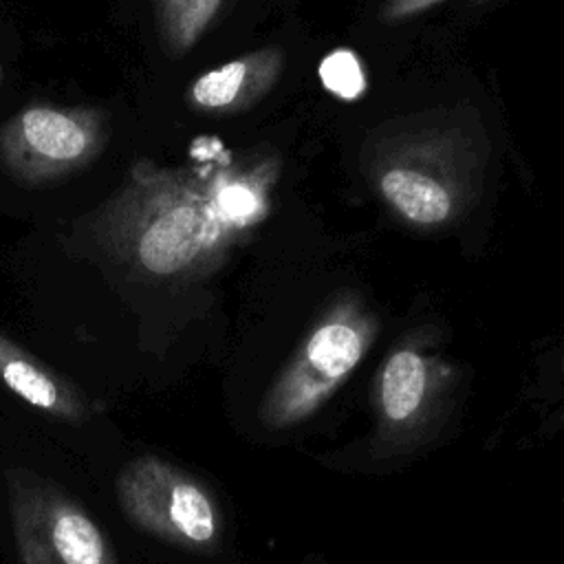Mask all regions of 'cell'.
I'll list each match as a JSON object with an SVG mask.
<instances>
[{"label":"cell","mask_w":564,"mask_h":564,"mask_svg":"<svg viewBox=\"0 0 564 564\" xmlns=\"http://www.w3.org/2000/svg\"><path fill=\"white\" fill-rule=\"evenodd\" d=\"M117 500L132 524L163 542L200 553L220 542L223 513L212 494L159 456H139L121 469Z\"/></svg>","instance_id":"obj_4"},{"label":"cell","mask_w":564,"mask_h":564,"mask_svg":"<svg viewBox=\"0 0 564 564\" xmlns=\"http://www.w3.org/2000/svg\"><path fill=\"white\" fill-rule=\"evenodd\" d=\"M447 0H388L386 4V20L403 22L430 13L432 9L445 4Z\"/></svg>","instance_id":"obj_11"},{"label":"cell","mask_w":564,"mask_h":564,"mask_svg":"<svg viewBox=\"0 0 564 564\" xmlns=\"http://www.w3.org/2000/svg\"><path fill=\"white\" fill-rule=\"evenodd\" d=\"M0 381L31 408L70 423L90 416L86 397L46 364L24 352L15 341L0 333Z\"/></svg>","instance_id":"obj_7"},{"label":"cell","mask_w":564,"mask_h":564,"mask_svg":"<svg viewBox=\"0 0 564 564\" xmlns=\"http://www.w3.org/2000/svg\"><path fill=\"white\" fill-rule=\"evenodd\" d=\"M319 79L326 90L341 99H357L366 88V77L352 51H333L319 64Z\"/></svg>","instance_id":"obj_10"},{"label":"cell","mask_w":564,"mask_h":564,"mask_svg":"<svg viewBox=\"0 0 564 564\" xmlns=\"http://www.w3.org/2000/svg\"><path fill=\"white\" fill-rule=\"evenodd\" d=\"M247 77V64L245 62H229L220 68H214L205 73L192 88V95L196 104L203 108H223L229 106Z\"/></svg>","instance_id":"obj_9"},{"label":"cell","mask_w":564,"mask_h":564,"mask_svg":"<svg viewBox=\"0 0 564 564\" xmlns=\"http://www.w3.org/2000/svg\"><path fill=\"white\" fill-rule=\"evenodd\" d=\"M18 564H117V553L84 507L55 482L7 471Z\"/></svg>","instance_id":"obj_5"},{"label":"cell","mask_w":564,"mask_h":564,"mask_svg":"<svg viewBox=\"0 0 564 564\" xmlns=\"http://www.w3.org/2000/svg\"><path fill=\"white\" fill-rule=\"evenodd\" d=\"M220 209L218 189H159L128 207L110 231V245L134 271L152 278L205 275L240 236Z\"/></svg>","instance_id":"obj_1"},{"label":"cell","mask_w":564,"mask_h":564,"mask_svg":"<svg viewBox=\"0 0 564 564\" xmlns=\"http://www.w3.org/2000/svg\"><path fill=\"white\" fill-rule=\"evenodd\" d=\"M375 333L372 315L357 300L335 302L271 381L260 421L269 430H286L313 416L364 359Z\"/></svg>","instance_id":"obj_3"},{"label":"cell","mask_w":564,"mask_h":564,"mask_svg":"<svg viewBox=\"0 0 564 564\" xmlns=\"http://www.w3.org/2000/svg\"><path fill=\"white\" fill-rule=\"evenodd\" d=\"M22 134L37 154L57 163L79 159L88 145L84 128L51 108L26 110L22 115Z\"/></svg>","instance_id":"obj_8"},{"label":"cell","mask_w":564,"mask_h":564,"mask_svg":"<svg viewBox=\"0 0 564 564\" xmlns=\"http://www.w3.org/2000/svg\"><path fill=\"white\" fill-rule=\"evenodd\" d=\"M474 174L467 139L452 126L416 123L399 134L377 167V189L408 225L436 229L465 207Z\"/></svg>","instance_id":"obj_2"},{"label":"cell","mask_w":564,"mask_h":564,"mask_svg":"<svg viewBox=\"0 0 564 564\" xmlns=\"http://www.w3.org/2000/svg\"><path fill=\"white\" fill-rule=\"evenodd\" d=\"M441 368L416 346H397L383 361L377 381L381 430L401 434L423 421L438 386Z\"/></svg>","instance_id":"obj_6"}]
</instances>
